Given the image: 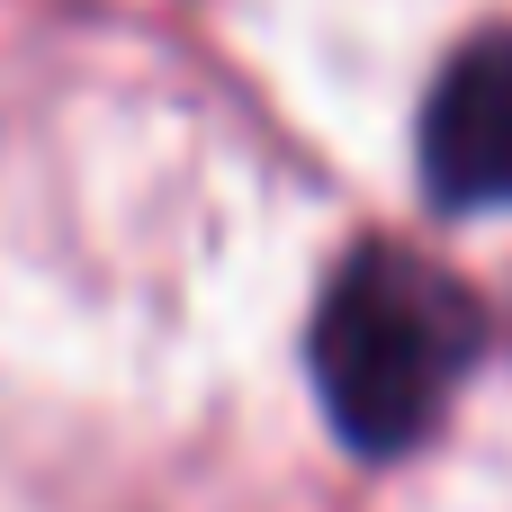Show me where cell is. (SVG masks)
Masks as SVG:
<instances>
[{
    "mask_svg": "<svg viewBox=\"0 0 512 512\" xmlns=\"http://www.w3.org/2000/svg\"><path fill=\"white\" fill-rule=\"evenodd\" d=\"M486 360V306L414 243H360L315 297L306 369L324 423L360 459H405L441 432L459 387Z\"/></svg>",
    "mask_w": 512,
    "mask_h": 512,
    "instance_id": "1",
    "label": "cell"
},
{
    "mask_svg": "<svg viewBox=\"0 0 512 512\" xmlns=\"http://www.w3.org/2000/svg\"><path fill=\"white\" fill-rule=\"evenodd\" d=\"M423 198L450 216L512 207V27L468 36L423 99Z\"/></svg>",
    "mask_w": 512,
    "mask_h": 512,
    "instance_id": "2",
    "label": "cell"
}]
</instances>
